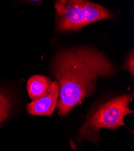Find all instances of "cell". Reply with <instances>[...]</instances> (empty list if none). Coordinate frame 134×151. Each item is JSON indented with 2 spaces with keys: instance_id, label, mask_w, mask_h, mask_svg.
I'll use <instances>...</instances> for the list:
<instances>
[{
  "instance_id": "52a82bcc",
  "label": "cell",
  "mask_w": 134,
  "mask_h": 151,
  "mask_svg": "<svg viewBox=\"0 0 134 151\" xmlns=\"http://www.w3.org/2000/svg\"><path fill=\"white\" fill-rule=\"evenodd\" d=\"M134 59H133V53L132 52L131 55L129 56L127 58L126 64H125V68L127 69L132 75L134 74Z\"/></svg>"
},
{
  "instance_id": "6da1fadb",
  "label": "cell",
  "mask_w": 134,
  "mask_h": 151,
  "mask_svg": "<svg viewBox=\"0 0 134 151\" xmlns=\"http://www.w3.org/2000/svg\"><path fill=\"white\" fill-rule=\"evenodd\" d=\"M52 71L60 86L58 114L65 116L92 94L97 79L112 76L116 69L100 52L83 47L60 53Z\"/></svg>"
},
{
  "instance_id": "7a4b0ae2",
  "label": "cell",
  "mask_w": 134,
  "mask_h": 151,
  "mask_svg": "<svg viewBox=\"0 0 134 151\" xmlns=\"http://www.w3.org/2000/svg\"><path fill=\"white\" fill-rule=\"evenodd\" d=\"M55 6L60 31H78L90 24L114 18L104 7L84 0H60Z\"/></svg>"
},
{
  "instance_id": "3957f363",
  "label": "cell",
  "mask_w": 134,
  "mask_h": 151,
  "mask_svg": "<svg viewBox=\"0 0 134 151\" xmlns=\"http://www.w3.org/2000/svg\"><path fill=\"white\" fill-rule=\"evenodd\" d=\"M132 99L133 95H123L102 105L93 112L79 131L81 139L96 142L101 129L116 130L121 126L125 127V117L133 113L129 106Z\"/></svg>"
},
{
  "instance_id": "8992f818",
  "label": "cell",
  "mask_w": 134,
  "mask_h": 151,
  "mask_svg": "<svg viewBox=\"0 0 134 151\" xmlns=\"http://www.w3.org/2000/svg\"><path fill=\"white\" fill-rule=\"evenodd\" d=\"M10 108L9 100L3 93H0V123L9 116Z\"/></svg>"
},
{
  "instance_id": "5b68a950",
  "label": "cell",
  "mask_w": 134,
  "mask_h": 151,
  "mask_svg": "<svg viewBox=\"0 0 134 151\" xmlns=\"http://www.w3.org/2000/svg\"><path fill=\"white\" fill-rule=\"evenodd\" d=\"M52 82L51 78L42 75H34L30 78L27 88L32 101L46 95L50 92Z\"/></svg>"
},
{
  "instance_id": "277c9868",
  "label": "cell",
  "mask_w": 134,
  "mask_h": 151,
  "mask_svg": "<svg viewBox=\"0 0 134 151\" xmlns=\"http://www.w3.org/2000/svg\"><path fill=\"white\" fill-rule=\"evenodd\" d=\"M60 94V86L57 81L52 82L51 91L46 95L27 104L28 114L34 116H51L58 104Z\"/></svg>"
}]
</instances>
